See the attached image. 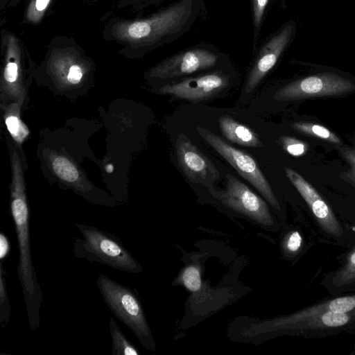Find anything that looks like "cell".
<instances>
[{"instance_id":"6da1fadb","label":"cell","mask_w":355,"mask_h":355,"mask_svg":"<svg viewBox=\"0 0 355 355\" xmlns=\"http://www.w3.org/2000/svg\"><path fill=\"white\" fill-rule=\"evenodd\" d=\"M194 10L193 0H181L144 18L114 16L104 26L103 38L117 44L121 55L139 58L184 29Z\"/></svg>"},{"instance_id":"7a4b0ae2","label":"cell","mask_w":355,"mask_h":355,"mask_svg":"<svg viewBox=\"0 0 355 355\" xmlns=\"http://www.w3.org/2000/svg\"><path fill=\"white\" fill-rule=\"evenodd\" d=\"M12 171L10 211L19 250L17 275L24 298L29 328L37 331L40 327V310L43 293L33 263L28 205L23 171L16 153L12 157Z\"/></svg>"},{"instance_id":"3957f363","label":"cell","mask_w":355,"mask_h":355,"mask_svg":"<svg viewBox=\"0 0 355 355\" xmlns=\"http://www.w3.org/2000/svg\"><path fill=\"white\" fill-rule=\"evenodd\" d=\"M355 333V312L322 311L291 313L252 323L244 332L248 337L263 334L324 338Z\"/></svg>"},{"instance_id":"277c9868","label":"cell","mask_w":355,"mask_h":355,"mask_svg":"<svg viewBox=\"0 0 355 355\" xmlns=\"http://www.w3.org/2000/svg\"><path fill=\"white\" fill-rule=\"evenodd\" d=\"M286 175L305 202L309 222L319 243L345 248L355 237V226L339 216L318 191L301 175L288 167Z\"/></svg>"},{"instance_id":"5b68a950","label":"cell","mask_w":355,"mask_h":355,"mask_svg":"<svg viewBox=\"0 0 355 355\" xmlns=\"http://www.w3.org/2000/svg\"><path fill=\"white\" fill-rule=\"evenodd\" d=\"M82 238L72 239L73 257L98 262L115 270L139 273L142 266L119 238L96 227L76 223Z\"/></svg>"},{"instance_id":"8992f818","label":"cell","mask_w":355,"mask_h":355,"mask_svg":"<svg viewBox=\"0 0 355 355\" xmlns=\"http://www.w3.org/2000/svg\"><path fill=\"white\" fill-rule=\"evenodd\" d=\"M96 286L113 315L132 331L144 348L154 350L155 344L137 293L103 273L97 277Z\"/></svg>"},{"instance_id":"52a82bcc","label":"cell","mask_w":355,"mask_h":355,"mask_svg":"<svg viewBox=\"0 0 355 355\" xmlns=\"http://www.w3.org/2000/svg\"><path fill=\"white\" fill-rule=\"evenodd\" d=\"M94 61L71 37L56 35L46 46L40 71L53 80L79 84L93 71Z\"/></svg>"},{"instance_id":"ba28073f","label":"cell","mask_w":355,"mask_h":355,"mask_svg":"<svg viewBox=\"0 0 355 355\" xmlns=\"http://www.w3.org/2000/svg\"><path fill=\"white\" fill-rule=\"evenodd\" d=\"M197 131L205 141L220 154L240 175L255 187L274 209L281 211L279 202L269 182L253 157L230 146L218 135L204 128L198 127Z\"/></svg>"},{"instance_id":"9c48e42d","label":"cell","mask_w":355,"mask_h":355,"mask_svg":"<svg viewBox=\"0 0 355 355\" xmlns=\"http://www.w3.org/2000/svg\"><path fill=\"white\" fill-rule=\"evenodd\" d=\"M354 89L355 85L351 80L336 73L326 72L291 82L278 89L274 98L279 101H290L336 96Z\"/></svg>"},{"instance_id":"30bf717a","label":"cell","mask_w":355,"mask_h":355,"mask_svg":"<svg viewBox=\"0 0 355 355\" xmlns=\"http://www.w3.org/2000/svg\"><path fill=\"white\" fill-rule=\"evenodd\" d=\"M225 191H215L216 198L230 209L239 212L257 223L268 227L275 225L267 203L246 184L232 175L226 176Z\"/></svg>"},{"instance_id":"8fae6325","label":"cell","mask_w":355,"mask_h":355,"mask_svg":"<svg viewBox=\"0 0 355 355\" xmlns=\"http://www.w3.org/2000/svg\"><path fill=\"white\" fill-rule=\"evenodd\" d=\"M2 56V85L18 94L23 86L26 61L31 58L23 40L15 33L2 28L0 32Z\"/></svg>"},{"instance_id":"7c38bea8","label":"cell","mask_w":355,"mask_h":355,"mask_svg":"<svg viewBox=\"0 0 355 355\" xmlns=\"http://www.w3.org/2000/svg\"><path fill=\"white\" fill-rule=\"evenodd\" d=\"M178 164L187 178L193 183L210 187L220 176L214 164L183 134L176 140Z\"/></svg>"},{"instance_id":"4fadbf2b","label":"cell","mask_w":355,"mask_h":355,"mask_svg":"<svg viewBox=\"0 0 355 355\" xmlns=\"http://www.w3.org/2000/svg\"><path fill=\"white\" fill-rule=\"evenodd\" d=\"M218 56L202 49H194L170 57L150 69V78L166 79L193 73L212 67Z\"/></svg>"},{"instance_id":"5bb4252c","label":"cell","mask_w":355,"mask_h":355,"mask_svg":"<svg viewBox=\"0 0 355 355\" xmlns=\"http://www.w3.org/2000/svg\"><path fill=\"white\" fill-rule=\"evenodd\" d=\"M228 83L229 80L225 75L210 73L165 85L159 89V92L191 101H200L216 95Z\"/></svg>"},{"instance_id":"9a60e30c","label":"cell","mask_w":355,"mask_h":355,"mask_svg":"<svg viewBox=\"0 0 355 355\" xmlns=\"http://www.w3.org/2000/svg\"><path fill=\"white\" fill-rule=\"evenodd\" d=\"M293 30V23L287 24L263 48L248 77L245 85L246 93L252 92L275 66L282 53L289 43Z\"/></svg>"},{"instance_id":"2e32d148","label":"cell","mask_w":355,"mask_h":355,"mask_svg":"<svg viewBox=\"0 0 355 355\" xmlns=\"http://www.w3.org/2000/svg\"><path fill=\"white\" fill-rule=\"evenodd\" d=\"M335 259L340 266L325 273L320 285L331 295L355 292V237Z\"/></svg>"},{"instance_id":"e0dca14e","label":"cell","mask_w":355,"mask_h":355,"mask_svg":"<svg viewBox=\"0 0 355 355\" xmlns=\"http://www.w3.org/2000/svg\"><path fill=\"white\" fill-rule=\"evenodd\" d=\"M318 243L317 234L308 222L291 225L282 237L281 248L286 259L295 262Z\"/></svg>"},{"instance_id":"ac0fdd59","label":"cell","mask_w":355,"mask_h":355,"mask_svg":"<svg viewBox=\"0 0 355 355\" xmlns=\"http://www.w3.org/2000/svg\"><path fill=\"white\" fill-rule=\"evenodd\" d=\"M218 122L221 132L229 141L241 146L253 148L262 146L258 136L252 130L233 118L221 116Z\"/></svg>"},{"instance_id":"d6986e66","label":"cell","mask_w":355,"mask_h":355,"mask_svg":"<svg viewBox=\"0 0 355 355\" xmlns=\"http://www.w3.org/2000/svg\"><path fill=\"white\" fill-rule=\"evenodd\" d=\"M56 0H28L23 15V23L37 26L48 17Z\"/></svg>"},{"instance_id":"ffe728a7","label":"cell","mask_w":355,"mask_h":355,"mask_svg":"<svg viewBox=\"0 0 355 355\" xmlns=\"http://www.w3.org/2000/svg\"><path fill=\"white\" fill-rule=\"evenodd\" d=\"M109 330L112 340V355H138L137 348L120 329L113 318L109 321Z\"/></svg>"},{"instance_id":"44dd1931","label":"cell","mask_w":355,"mask_h":355,"mask_svg":"<svg viewBox=\"0 0 355 355\" xmlns=\"http://www.w3.org/2000/svg\"><path fill=\"white\" fill-rule=\"evenodd\" d=\"M292 127L297 132L302 134L318 137L336 144H340V139L327 128L308 122H295Z\"/></svg>"},{"instance_id":"7402d4cb","label":"cell","mask_w":355,"mask_h":355,"mask_svg":"<svg viewBox=\"0 0 355 355\" xmlns=\"http://www.w3.org/2000/svg\"><path fill=\"white\" fill-rule=\"evenodd\" d=\"M12 307L8 298L6 270L3 262H0V324L4 328L8 323L11 316Z\"/></svg>"},{"instance_id":"603a6c76","label":"cell","mask_w":355,"mask_h":355,"mask_svg":"<svg viewBox=\"0 0 355 355\" xmlns=\"http://www.w3.org/2000/svg\"><path fill=\"white\" fill-rule=\"evenodd\" d=\"M52 167L56 175L62 180L76 182L79 179V174L75 166L62 156H56L53 158Z\"/></svg>"},{"instance_id":"cb8c5ba5","label":"cell","mask_w":355,"mask_h":355,"mask_svg":"<svg viewBox=\"0 0 355 355\" xmlns=\"http://www.w3.org/2000/svg\"><path fill=\"white\" fill-rule=\"evenodd\" d=\"M5 123L12 138L19 144L22 143L29 134L28 128L20 119L16 111L12 110L6 113Z\"/></svg>"},{"instance_id":"d4e9b609","label":"cell","mask_w":355,"mask_h":355,"mask_svg":"<svg viewBox=\"0 0 355 355\" xmlns=\"http://www.w3.org/2000/svg\"><path fill=\"white\" fill-rule=\"evenodd\" d=\"M179 282L193 293L201 291L202 280L199 267L194 265L185 267L180 274Z\"/></svg>"},{"instance_id":"484cf974","label":"cell","mask_w":355,"mask_h":355,"mask_svg":"<svg viewBox=\"0 0 355 355\" xmlns=\"http://www.w3.org/2000/svg\"><path fill=\"white\" fill-rule=\"evenodd\" d=\"M281 143L284 150L293 156H301L304 155L307 150L306 144L293 137H282Z\"/></svg>"},{"instance_id":"4316f807","label":"cell","mask_w":355,"mask_h":355,"mask_svg":"<svg viewBox=\"0 0 355 355\" xmlns=\"http://www.w3.org/2000/svg\"><path fill=\"white\" fill-rule=\"evenodd\" d=\"M339 150L350 166V171L346 173V176L351 180L355 187V149L343 147L339 148Z\"/></svg>"},{"instance_id":"83f0119b","label":"cell","mask_w":355,"mask_h":355,"mask_svg":"<svg viewBox=\"0 0 355 355\" xmlns=\"http://www.w3.org/2000/svg\"><path fill=\"white\" fill-rule=\"evenodd\" d=\"M268 1L269 0H253L254 22L257 28L260 26Z\"/></svg>"},{"instance_id":"f1b7e54d","label":"cell","mask_w":355,"mask_h":355,"mask_svg":"<svg viewBox=\"0 0 355 355\" xmlns=\"http://www.w3.org/2000/svg\"><path fill=\"white\" fill-rule=\"evenodd\" d=\"M10 245L8 237L3 232L0 233V260L3 262L8 257Z\"/></svg>"},{"instance_id":"f546056e","label":"cell","mask_w":355,"mask_h":355,"mask_svg":"<svg viewBox=\"0 0 355 355\" xmlns=\"http://www.w3.org/2000/svg\"><path fill=\"white\" fill-rule=\"evenodd\" d=\"M22 0H0V10H7L17 6Z\"/></svg>"}]
</instances>
